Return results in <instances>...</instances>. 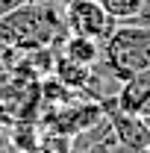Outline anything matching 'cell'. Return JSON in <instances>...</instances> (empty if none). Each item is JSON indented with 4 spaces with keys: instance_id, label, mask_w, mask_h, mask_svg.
<instances>
[{
    "instance_id": "14",
    "label": "cell",
    "mask_w": 150,
    "mask_h": 153,
    "mask_svg": "<svg viewBox=\"0 0 150 153\" xmlns=\"http://www.w3.org/2000/svg\"><path fill=\"white\" fill-rule=\"evenodd\" d=\"M138 115H141V118H147V115H150V97H147V103L141 106V112H138Z\"/></svg>"
},
{
    "instance_id": "7",
    "label": "cell",
    "mask_w": 150,
    "mask_h": 153,
    "mask_svg": "<svg viewBox=\"0 0 150 153\" xmlns=\"http://www.w3.org/2000/svg\"><path fill=\"white\" fill-rule=\"evenodd\" d=\"M53 76H56V79H62L68 88H74V91H82V88L88 85V79H91V68H85V65H76V62H71V59L59 56V50H56Z\"/></svg>"
},
{
    "instance_id": "17",
    "label": "cell",
    "mask_w": 150,
    "mask_h": 153,
    "mask_svg": "<svg viewBox=\"0 0 150 153\" xmlns=\"http://www.w3.org/2000/svg\"><path fill=\"white\" fill-rule=\"evenodd\" d=\"M59 3H62V6H65V3H68V0H59Z\"/></svg>"
},
{
    "instance_id": "11",
    "label": "cell",
    "mask_w": 150,
    "mask_h": 153,
    "mask_svg": "<svg viewBox=\"0 0 150 153\" xmlns=\"http://www.w3.org/2000/svg\"><path fill=\"white\" fill-rule=\"evenodd\" d=\"M18 6H24L21 0H0V18H6L12 9H18Z\"/></svg>"
},
{
    "instance_id": "1",
    "label": "cell",
    "mask_w": 150,
    "mask_h": 153,
    "mask_svg": "<svg viewBox=\"0 0 150 153\" xmlns=\"http://www.w3.org/2000/svg\"><path fill=\"white\" fill-rule=\"evenodd\" d=\"M68 36L65 15L56 3L44 6H18L6 18H0V41L6 47L36 50V47H59V41Z\"/></svg>"
},
{
    "instance_id": "6",
    "label": "cell",
    "mask_w": 150,
    "mask_h": 153,
    "mask_svg": "<svg viewBox=\"0 0 150 153\" xmlns=\"http://www.w3.org/2000/svg\"><path fill=\"white\" fill-rule=\"evenodd\" d=\"M56 50H59V56L71 59L76 65H85V68H94L103 59V44L100 41L85 38V36H74V33H68V36L62 38Z\"/></svg>"
},
{
    "instance_id": "2",
    "label": "cell",
    "mask_w": 150,
    "mask_h": 153,
    "mask_svg": "<svg viewBox=\"0 0 150 153\" xmlns=\"http://www.w3.org/2000/svg\"><path fill=\"white\" fill-rule=\"evenodd\" d=\"M103 62L121 82L138 71L150 68V27L118 24L115 33L103 41Z\"/></svg>"
},
{
    "instance_id": "9",
    "label": "cell",
    "mask_w": 150,
    "mask_h": 153,
    "mask_svg": "<svg viewBox=\"0 0 150 153\" xmlns=\"http://www.w3.org/2000/svg\"><path fill=\"white\" fill-rule=\"evenodd\" d=\"M97 3H100L118 24H130V21H135L144 12V3H147V0H97Z\"/></svg>"
},
{
    "instance_id": "12",
    "label": "cell",
    "mask_w": 150,
    "mask_h": 153,
    "mask_svg": "<svg viewBox=\"0 0 150 153\" xmlns=\"http://www.w3.org/2000/svg\"><path fill=\"white\" fill-rule=\"evenodd\" d=\"M12 150V141H9V133L0 130V153H9Z\"/></svg>"
},
{
    "instance_id": "15",
    "label": "cell",
    "mask_w": 150,
    "mask_h": 153,
    "mask_svg": "<svg viewBox=\"0 0 150 153\" xmlns=\"http://www.w3.org/2000/svg\"><path fill=\"white\" fill-rule=\"evenodd\" d=\"M144 124H147V127H150V115H147V118H144Z\"/></svg>"
},
{
    "instance_id": "4",
    "label": "cell",
    "mask_w": 150,
    "mask_h": 153,
    "mask_svg": "<svg viewBox=\"0 0 150 153\" xmlns=\"http://www.w3.org/2000/svg\"><path fill=\"white\" fill-rule=\"evenodd\" d=\"M100 106H103V115H106V121L112 124V130H115V135H118L121 144H127V147L135 150V153H147L150 150V127L144 124L141 115L121 112V109L115 106V97L103 100Z\"/></svg>"
},
{
    "instance_id": "16",
    "label": "cell",
    "mask_w": 150,
    "mask_h": 153,
    "mask_svg": "<svg viewBox=\"0 0 150 153\" xmlns=\"http://www.w3.org/2000/svg\"><path fill=\"white\" fill-rule=\"evenodd\" d=\"M9 153H21V150H15V147H12V150H9Z\"/></svg>"
},
{
    "instance_id": "18",
    "label": "cell",
    "mask_w": 150,
    "mask_h": 153,
    "mask_svg": "<svg viewBox=\"0 0 150 153\" xmlns=\"http://www.w3.org/2000/svg\"><path fill=\"white\" fill-rule=\"evenodd\" d=\"M147 153H150V150H147Z\"/></svg>"
},
{
    "instance_id": "3",
    "label": "cell",
    "mask_w": 150,
    "mask_h": 153,
    "mask_svg": "<svg viewBox=\"0 0 150 153\" xmlns=\"http://www.w3.org/2000/svg\"><path fill=\"white\" fill-rule=\"evenodd\" d=\"M62 15H65L68 33L94 38V41H100V44L112 36L115 27H118V21H115L97 0H68V3L62 6Z\"/></svg>"
},
{
    "instance_id": "10",
    "label": "cell",
    "mask_w": 150,
    "mask_h": 153,
    "mask_svg": "<svg viewBox=\"0 0 150 153\" xmlns=\"http://www.w3.org/2000/svg\"><path fill=\"white\" fill-rule=\"evenodd\" d=\"M15 121H18V115H15V106L0 100V130H9Z\"/></svg>"
},
{
    "instance_id": "8",
    "label": "cell",
    "mask_w": 150,
    "mask_h": 153,
    "mask_svg": "<svg viewBox=\"0 0 150 153\" xmlns=\"http://www.w3.org/2000/svg\"><path fill=\"white\" fill-rule=\"evenodd\" d=\"M6 133H9V141H12L15 150L30 153L36 150L38 138H41V127H38V121H15Z\"/></svg>"
},
{
    "instance_id": "5",
    "label": "cell",
    "mask_w": 150,
    "mask_h": 153,
    "mask_svg": "<svg viewBox=\"0 0 150 153\" xmlns=\"http://www.w3.org/2000/svg\"><path fill=\"white\" fill-rule=\"evenodd\" d=\"M115 144H118V135H115L112 124H109L106 115H103V121H97V124L88 127L85 133L74 135L71 153H112Z\"/></svg>"
},
{
    "instance_id": "13",
    "label": "cell",
    "mask_w": 150,
    "mask_h": 153,
    "mask_svg": "<svg viewBox=\"0 0 150 153\" xmlns=\"http://www.w3.org/2000/svg\"><path fill=\"white\" fill-rule=\"evenodd\" d=\"M21 3H27V6H44V3H59V0H21Z\"/></svg>"
}]
</instances>
